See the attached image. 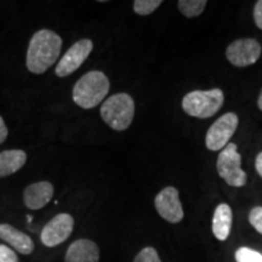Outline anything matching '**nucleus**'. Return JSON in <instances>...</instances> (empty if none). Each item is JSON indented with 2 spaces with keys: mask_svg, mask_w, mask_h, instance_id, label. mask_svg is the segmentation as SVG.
<instances>
[{
  "mask_svg": "<svg viewBox=\"0 0 262 262\" xmlns=\"http://www.w3.org/2000/svg\"><path fill=\"white\" fill-rule=\"evenodd\" d=\"M0 262H18L17 254L8 245L0 244Z\"/></svg>",
  "mask_w": 262,
  "mask_h": 262,
  "instance_id": "21",
  "label": "nucleus"
},
{
  "mask_svg": "<svg viewBox=\"0 0 262 262\" xmlns=\"http://www.w3.org/2000/svg\"><path fill=\"white\" fill-rule=\"evenodd\" d=\"M62 49V38L50 29L35 32L28 44L26 66L33 74H42L56 63Z\"/></svg>",
  "mask_w": 262,
  "mask_h": 262,
  "instance_id": "1",
  "label": "nucleus"
},
{
  "mask_svg": "<svg viewBox=\"0 0 262 262\" xmlns=\"http://www.w3.org/2000/svg\"><path fill=\"white\" fill-rule=\"evenodd\" d=\"M101 118L111 129L124 131L131 125L135 116V102L129 94L112 95L102 103Z\"/></svg>",
  "mask_w": 262,
  "mask_h": 262,
  "instance_id": "3",
  "label": "nucleus"
},
{
  "mask_svg": "<svg viewBox=\"0 0 262 262\" xmlns=\"http://www.w3.org/2000/svg\"><path fill=\"white\" fill-rule=\"evenodd\" d=\"M249 224L262 234V206H255L249 212Z\"/></svg>",
  "mask_w": 262,
  "mask_h": 262,
  "instance_id": "20",
  "label": "nucleus"
},
{
  "mask_svg": "<svg viewBox=\"0 0 262 262\" xmlns=\"http://www.w3.org/2000/svg\"><path fill=\"white\" fill-rule=\"evenodd\" d=\"M257 106H258V110L262 111V90L260 95H258V98H257Z\"/></svg>",
  "mask_w": 262,
  "mask_h": 262,
  "instance_id": "25",
  "label": "nucleus"
},
{
  "mask_svg": "<svg viewBox=\"0 0 262 262\" xmlns=\"http://www.w3.org/2000/svg\"><path fill=\"white\" fill-rule=\"evenodd\" d=\"M255 168H256V171L258 175L262 178V152H260L255 159Z\"/></svg>",
  "mask_w": 262,
  "mask_h": 262,
  "instance_id": "24",
  "label": "nucleus"
},
{
  "mask_svg": "<svg viewBox=\"0 0 262 262\" xmlns=\"http://www.w3.org/2000/svg\"><path fill=\"white\" fill-rule=\"evenodd\" d=\"M242 156L237 150V145L229 142L219 155L216 169L221 179L232 187H243L247 185V173L241 168Z\"/></svg>",
  "mask_w": 262,
  "mask_h": 262,
  "instance_id": "5",
  "label": "nucleus"
},
{
  "mask_svg": "<svg viewBox=\"0 0 262 262\" xmlns=\"http://www.w3.org/2000/svg\"><path fill=\"white\" fill-rule=\"evenodd\" d=\"M253 16L255 25L257 26V28L262 29V0H258V2L255 3Z\"/></svg>",
  "mask_w": 262,
  "mask_h": 262,
  "instance_id": "22",
  "label": "nucleus"
},
{
  "mask_svg": "<svg viewBox=\"0 0 262 262\" xmlns=\"http://www.w3.org/2000/svg\"><path fill=\"white\" fill-rule=\"evenodd\" d=\"M208 5L205 0H180L178 3L180 12L188 18H194L201 16Z\"/></svg>",
  "mask_w": 262,
  "mask_h": 262,
  "instance_id": "16",
  "label": "nucleus"
},
{
  "mask_svg": "<svg viewBox=\"0 0 262 262\" xmlns=\"http://www.w3.org/2000/svg\"><path fill=\"white\" fill-rule=\"evenodd\" d=\"M162 4V0H135L133 8L137 15L148 16L153 14Z\"/></svg>",
  "mask_w": 262,
  "mask_h": 262,
  "instance_id": "17",
  "label": "nucleus"
},
{
  "mask_svg": "<svg viewBox=\"0 0 262 262\" xmlns=\"http://www.w3.org/2000/svg\"><path fill=\"white\" fill-rule=\"evenodd\" d=\"M54 192V186L49 181L31 183L24 191V202L31 210H40L51 201Z\"/></svg>",
  "mask_w": 262,
  "mask_h": 262,
  "instance_id": "11",
  "label": "nucleus"
},
{
  "mask_svg": "<svg viewBox=\"0 0 262 262\" xmlns=\"http://www.w3.org/2000/svg\"><path fill=\"white\" fill-rule=\"evenodd\" d=\"M232 221H233V214L231 206L226 203L216 206L212 216V233L216 239L221 242L227 241L231 234Z\"/></svg>",
  "mask_w": 262,
  "mask_h": 262,
  "instance_id": "14",
  "label": "nucleus"
},
{
  "mask_svg": "<svg viewBox=\"0 0 262 262\" xmlns=\"http://www.w3.org/2000/svg\"><path fill=\"white\" fill-rule=\"evenodd\" d=\"M234 257L237 262H262V254L247 247L237 249Z\"/></svg>",
  "mask_w": 262,
  "mask_h": 262,
  "instance_id": "18",
  "label": "nucleus"
},
{
  "mask_svg": "<svg viewBox=\"0 0 262 262\" xmlns=\"http://www.w3.org/2000/svg\"><path fill=\"white\" fill-rule=\"evenodd\" d=\"M155 206L158 214L170 224H179L182 221L185 212L180 201L179 191L175 187L163 188L155 198Z\"/></svg>",
  "mask_w": 262,
  "mask_h": 262,
  "instance_id": "10",
  "label": "nucleus"
},
{
  "mask_svg": "<svg viewBox=\"0 0 262 262\" xmlns=\"http://www.w3.org/2000/svg\"><path fill=\"white\" fill-rule=\"evenodd\" d=\"M225 102V95L221 89L194 90L182 98V110L188 116L206 119L221 110Z\"/></svg>",
  "mask_w": 262,
  "mask_h": 262,
  "instance_id": "4",
  "label": "nucleus"
},
{
  "mask_svg": "<svg viewBox=\"0 0 262 262\" xmlns=\"http://www.w3.org/2000/svg\"><path fill=\"white\" fill-rule=\"evenodd\" d=\"M74 228V219L70 214L61 212L51 219L41 229L40 241L48 248L57 247L70 238Z\"/></svg>",
  "mask_w": 262,
  "mask_h": 262,
  "instance_id": "8",
  "label": "nucleus"
},
{
  "mask_svg": "<svg viewBox=\"0 0 262 262\" xmlns=\"http://www.w3.org/2000/svg\"><path fill=\"white\" fill-rule=\"evenodd\" d=\"M100 248L94 241L86 238L77 239L66 251L64 262H98Z\"/></svg>",
  "mask_w": 262,
  "mask_h": 262,
  "instance_id": "12",
  "label": "nucleus"
},
{
  "mask_svg": "<svg viewBox=\"0 0 262 262\" xmlns=\"http://www.w3.org/2000/svg\"><path fill=\"white\" fill-rule=\"evenodd\" d=\"M93 49L94 42L90 39H80V40L74 42L56 66L55 73L57 77L64 78L74 73L86 61Z\"/></svg>",
  "mask_w": 262,
  "mask_h": 262,
  "instance_id": "9",
  "label": "nucleus"
},
{
  "mask_svg": "<svg viewBox=\"0 0 262 262\" xmlns=\"http://www.w3.org/2000/svg\"><path fill=\"white\" fill-rule=\"evenodd\" d=\"M110 88V80L103 72L91 71L75 83L72 93L73 101L84 110H91L102 102Z\"/></svg>",
  "mask_w": 262,
  "mask_h": 262,
  "instance_id": "2",
  "label": "nucleus"
},
{
  "mask_svg": "<svg viewBox=\"0 0 262 262\" xmlns=\"http://www.w3.org/2000/svg\"><path fill=\"white\" fill-rule=\"evenodd\" d=\"M8 135H9L8 126H6L4 119L0 117V145L5 142L6 139H8Z\"/></svg>",
  "mask_w": 262,
  "mask_h": 262,
  "instance_id": "23",
  "label": "nucleus"
},
{
  "mask_svg": "<svg viewBox=\"0 0 262 262\" xmlns=\"http://www.w3.org/2000/svg\"><path fill=\"white\" fill-rule=\"evenodd\" d=\"M239 124V118L235 113L229 112L219 118L209 127L205 135V146L209 150H221L229 143Z\"/></svg>",
  "mask_w": 262,
  "mask_h": 262,
  "instance_id": "6",
  "label": "nucleus"
},
{
  "mask_svg": "<svg viewBox=\"0 0 262 262\" xmlns=\"http://www.w3.org/2000/svg\"><path fill=\"white\" fill-rule=\"evenodd\" d=\"M0 239L22 255H31L34 251L33 239L9 224H0Z\"/></svg>",
  "mask_w": 262,
  "mask_h": 262,
  "instance_id": "13",
  "label": "nucleus"
},
{
  "mask_svg": "<svg viewBox=\"0 0 262 262\" xmlns=\"http://www.w3.org/2000/svg\"><path fill=\"white\" fill-rule=\"evenodd\" d=\"M261 44L254 38H242L232 41L226 49V57L235 67L254 64L261 56Z\"/></svg>",
  "mask_w": 262,
  "mask_h": 262,
  "instance_id": "7",
  "label": "nucleus"
},
{
  "mask_svg": "<svg viewBox=\"0 0 262 262\" xmlns=\"http://www.w3.org/2000/svg\"><path fill=\"white\" fill-rule=\"evenodd\" d=\"M134 262H162L158 251L152 247H146L136 255Z\"/></svg>",
  "mask_w": 262,
  "mask_h": 262,
  "instance_id": "19",
  "label": "nucleus"
},
{
  "mask_svg": "<svg viewBox=\"0 0 262 262\" xmlns=\"http://www.w3.org/2000/svg\"><path fill=\"white\" fill-rule=\"evenodd\" d=\"M27 162V155L22 149H8L0 153V179L17 172Z\"/></svg>",
  "mask_w": 262,
  "mask_h": 262,
  "instance_id": "15",
  "label": "nucleus"
}]
</instances>
